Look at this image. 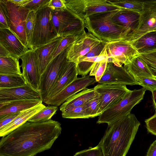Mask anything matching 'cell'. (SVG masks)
Masks as SVG:
<instances>
[{
    "mask_svg": "<svg viewBox=\"0 0 156 156\" xmlns=\"http://www.w3.org/2000/svg\"><path fill=\"white\" fill-rule=\"evenodd\" d=\"M102 41L89 32H84L69 47L67 54V60L76 64L80 58Z\"/></svg>",
    "mask_w": 156,
    "mask_h": 156,
    "instance_id": "15",
    "label": "cell"
},
{
    "mask_svg": "<svg viewBox=\"0 0 156 156\" xmlns=\"http://www.w3.org/2000/svg\"><path fill=\"white\" fill-rule=\"evenodd\" d=\"M94 88L99 98V115L121 100L131 90L126 85L112 83L99 84Z\"/></svg>",
    "mask_w": 156,
    "mask_h": 156,
    "instance_id": "9",
    "label": "cell"
},
{
    "mask_svg": "<svg viewBox=\"0 0 156 156\" xmlns=\"http://www.w3.org/2000/svg\"><path fill=\"white\" fill-rule=\"evenodd\" d=\"M0 44L6 49L12 56L19 59L29 49L9 29L0 28Z\"/></svg>",
    "mask_w": 156,
    "mask_h": 156,
    "instance_id": "19",
    "label": "cell"
},
{
    "mask_svg": "<svg viewBox=\"0 0 156 156\" xmlns=\"http://www.w3.org/2000/svg\"><path fill=\"white\" fill-rule=\"evenodd\" d=\"M155 31V32H156V31Z\"/></svg>",
    "mask_w": 156,
    "mask_h": 156,
    "instance_id": "49",
    "label": "cell"
},
{
    "mask_svg": "<svg viewBox=\"0 0 156 156\" xmlns=\"http://www.w3.org/2000/svg\"><path fill=\"white\" fill-rule=\"evenodd\" d=\"M146 90L143 87L131 90L121 100L99 115L97 123L109 124L130 114L133 108L143 99Z\"/></svg>",
    "mask_w": 156,
    "mask_h": 156,
    "instance_id": "4",
    "label": "cell"
},
{
    "mask_svg": "<svg viewBox=\"0 0 156 156\" xmlns=\"http://www.w3.org/2000/svg\"><path fill=\"white\" fill-rule=\"evenodd\" d=\"M84 105L65 110L62 112V118L70 119L90 118Z\"/></svg>",
    "mask_w": 156,
    "mask_h": 156,
    "instance_id": "31",
    "label": "cell"
},
{
    "mask_svg": "<svg viewBox=\"0 0 156 156\" xmlns=\"http://www.w3.org/2000/svg\"><path fill=\"white\" fill-rule=\"evenodd\" d=\"M146 156H156V140L151 145Z\"/></svg>",
    "mask_w": 156,
    "mask_h": 156,
    "instance_id": "44",
    "label": "cell"
},
{
    "mask_svg": "<svg viewBox=\"0 0 156 156\" xmlns=\"http://www.w3.org/2000/svg\"><path fill=\"white\" fill-rule=\"evenodd\" d=\"M61 124L51 119L27 121L0 140V156H35L49 149L61 133Z\"/></svg>",
    "mask_w": 156,
    "mask_h": 156,
    "instance_id": "1",
    "label": "cell"
},
{
    "mask_svg": "<svg viewBox=\"0 0 156 156\" xmlns=\"http://www.w3.org/2000/svg\"><path fill=\"white\" fill-rule=\"evenodd\" d=\"M139 55L144 60L156 64V50Z\"/></svg>",
    "mask_w": 156,
    "mask_h": 156,
    "instance_id": "43",
    "label": "cell"
},
{
    "mask_svg": "<svg viewBox=\"0 0 156 156\" xmlns=\"http://www.w3.org/2000/svg\"><path fill=\"white\" fill-rule=\"evenodd\" d=\"M97 94L94 87L86 88L67 99L59 107L62 112L67 109L81 106L93 99Z\"/></svg>",
    "mask_w": 156,
    "mask_h": 156,
    "instance_id": "25",
    "label": "cell"
},
{
    "mask_svg": "<svg viewBox=\"0 0 156 156\" xmlns=\"http://www.w3.org/2000/svg\"><path fill=\"white\" fill-rule=\"evenodd\" d=\"M16 5L24 7L26 4L30 1V0H9Z\"/></svg>",
    "mask_w": 156,
    "mask_h": 156,
    "instance_id": "46",
    "label": "cell"
},
{
    "mask_svg": "<svg viewBox=\"0 0 156 156\" xmlns=\"http://www.w3.org/2000/svg\"><path fill=\"white\" fill-rule=\"evenodd\" d=\"M129 42L139 54L153 51L156 50V32H149Z\"/></svg>",
    "mask_w": 156,
    "mask_h": 156,
    "instance_id": "26",
    "label": "cell"
},
{
    "mask_svg": "<svg viewBox=\"0 0 156 156\" xmlns=\"http://www.w3.org/2000/svg\"><path fill=\"white\" fill-rule=\"evenodd\" d=\"M46 106L42 102L21 112L12 122L0 130V136L3 137L27 122L31 117L44 108Z\"/></svg>",
    "mask_w": 156,
    "mask_h": 156,
    "instance_id": "23",
    "label": "cell"
},
{
    "mask_svg": "<svg viewBox=\"0 0 156 156\" xmlns=\"http://www.w3.org/2000/svg\"><path fill=\"white\" fill-rule=\"evenodd\" d=\"M50 1L49 0H30L24 7L30 11L36 12L44 7L48 6Z\"/></svg>",
    "mask_w": 156,
    "mask_h": 156,
    "instance_id": "37",
    "label": "cell"
},
{
    "mask_svg": "<svg viewBox=\"0 0 156 156\" xmlns=\"http://www.w3.org/2000/svg\"><path fill=\"white\" fill-rule=\"evenodd\" d=\"M21 112L11 114L0 116V130L12 122Z\"/></svg>",
    "mask_w": 156,
    "mask_h": 156,
    "instance_id": "40",
    "label": "cell"
},
{
    "mask_svg": "<svg viewBox=\"0 0 156 156\" xmlns=\"http://www.w3.org/2000/svg\"><path fill=\"white\" fill-rule=\"evenodd\" d=\"M73 156H103L101 147L98 144L94 147H90L76 153Z\"/></svg>",
    "mask_w": 156,
    "mask_h": 156,
    "instance_id": "36",
    "label": "cell"
},
{
    "mask_svg": "<svg viewBox=\"0 0 156 156\" xmlns=\"http://www.w3.org/2000/svg\"><path fill=\"white\" fill-rule=\"evenodd\" d=\"M50 19L54 30L60 36L80 35L85 32L83 22L66 8L57 11L51 10Z\"/></svg>",
    "mask_w": 156,
    "mask_h": 156,
    "instance_id": "7",
    "label": "cell"
},
{
    "mask_svg": "<svg viewBox=\"0 0 156 156\" xmlns=\"http://www.w3.org/2000/svg\"><path fill=\"white\" fill-rule=\"evenodd\" d=\"M107 1L119 9H125L141 13L144 9V1L132 0H108Z\"/></svg>",
    "mask_w": 156,
    "mask_h": 156,
    "instance_id": "29",
    "label": "cell"
},
{
    "mask_svg": "<svg viewBox=\"0 0 156 156\" xmlns=\"http://www.w3.org/2000/svg\"><path fill=\"white\" fill-rule=\"evenodd\" d=\"M100 100L98 95L97 93L95 96L85 104L87 111L90 118L99 115V113Z\"/></svg>",
    "mask_w": 156,
    "mask_h": 156,
    "instance_id": "34",
    "label": "cell"
},
{
    "mask_svg": "<svg viewBox=\"0 0 156 156\" xmlns=\"http://www.w3.org/2000/svg\"><path fill=\"white\" fill-rule=\"evenodd\" d=\"M143 60L147 65L153 76L156 78V64Z\"/></svg>",
    "mask_w": 156,
    "mask_h": 156,
    "instance_id": "45",
    "label": "cell"
},
{
    "mask_svg": "<svg viewBox=\"0 0 156 156\" xmlns=\"http://www.w3.org/2000/svg\"><path fill=\"white\" fill-rule=\"evenodd\" d=\"M23 100H41L40 92L26 84L23 86L0 88V102Z\"/></svg>",
    "mask_w": 156,
    "mask_h": 156,
    "instance_id": "17",
    "label": "cell"
},
{
    "mask_svg": "<svg viewBox=\"0 0 156 156\" xmlns=\"http://www.w3.org/2000/svg\"><path fill=\"white\" fill-rule=\"evenodd\" d=\"M9 17L5 0H0V28L9 29Z\"/></svg>",
    "mask_w": 156,
    "mask_h": 156,
    "instance_id": "35",
    "label": "cell"
},
{
    "mask_svg": "<svg viewBox=\"0 0 156 156\" xmlns=\"http://www.w3.org/2000/svg\"><path fill=\"white\" fill-rule=\"evenodd\" d=\"M51 11L46 6L36 12L35 24L30 49L34 50L60 36L54 30L51 22Z\"/></svg>",
    "mask_w": 156,
    "mask_h": 156,
    "instance_id": "5",
    "label": "cell"
},
{
    "mask_svg": "<svg viewBox=\"0 0 156 156\" xmlns=\"http://www.w3.org/2000/svg\"><path fill=\"white\" fill-rule=\"evenodd\" d=\"M19 59L11 55L0 57V74L22 75Z\"/></svg>",
    "mask_w": 156,
    "mask_h": 156,
    "instance_id": "27",
    "label": "cell"
},
{
    "mask_svg": "<svg viewBox=\"0 0 156 156\" xmlns=\"http://www.w3.org/2000/svg\"><path fill=\"white\" fill-rule=\"evenodd\" d=\"M140 16V13L139 12L120 9L113 12L111 20L114 23L126 30L128 33L127 40L137 27Z\"/></svg>",
    "mask_w": 156,
    "mask_h": 156,
    "instance_id": "18",
    "label": "cell"
},
{
    "mask_svg": "<svg viewBox=\"0 0 156 156\" xmlns=\"http://www.w3.org/2000/svg\"><path fill=\"white\" fill-rule=\"evenodd\" d=\"M144 9L138 24L127 40H136L149 32L156 31V1H144Z\"/></svg>",
    "mask_w": 156,
    "mask_h": 156,
    "instance_id": "12",
    "label": "cell"
},
{
    "mask_svg": "<svg viewBox=\"0 0 156 156\" xmlns=\"http://www.w3.org/2000/svg\"><path fill=\"white\" fill-rule=\"evenodd\" d=\"M58 107L48 106L29 119L28 121L36 122H44L51 119L56 113Z\"/></svg>",
    "mask_w": 156,
    "mask_h": 156,
    "instance_id": "30",
    "label": "cell"
},
{
    "mask_svg": "<svg viewBox=\"0 0 156 156\" xmlns=\"http://www.w3.org/2000/svg\"><path fill=\"white\" fill-rule=\"evenodd\" d=\"M96 82L95 78L91 77L89 75L77 77L60 92L44 102L48 105L61 106L70 97Z\"/></svg>",
    "mask_w": 156,
    "mask_h": 156,
    "instance_id": "14",
    "label": "cell"
},
{
    "mask_svg": "<svg viewBox=\"0 0 156 156\" xmlns=\"http://www.w3.org/2000/svg\"><path fill=\"white\" fill-rule=\"evenodd\" d=\"M146 126L149 133L156 136V113L145 120Z\"/></svg>",
    "mask_w": 156,
    "mask_h": 156,
    "instance_id": "39",
    "label": "cell"
},
{
    "mask_svg": "<svg viewBox=\"0 0 156 156\" xmlns=\"http://www.w3.org/2000/svg\"><path fill=\"white\" fill-rule=\"evenodd\" d=\"M140 124L135 115L131 113L108 124L98 144L103 156H126Z\"/></svg>",
    "mask_w": 156,
    "mask_h": 156,
    "instance_id": "2",
    "label": "cell"
},
{
    "mask_svg": "<svg viewBox=\"0 0 156 156\" xmlns=\"http://www.w3.org/2000/svg\"><path fill=\"white\" fill-rule=\"evenodd\" d=\"M20 59L21 60L22 75L26 84L40 92L41 75L34 50L29 49Z\"/></svg>",
    "mask_w": 156,
    "mask_h": 156,
    "instance_id": "13",
    "label": "cell"
},
{
    "mask_svg": "<svg viewBox=\"0 0 156 156\" xmlns=\"http://www.w3.org/2000/svg\"><path fill=\"white\" fill-rule=\"evenodd\" d=\"M26 84L22 75L0 74V88L18 87L23 86Z\"/></svg>",
    "mask_w": 156,
    "mask_h": 156,
    "instance_id": "28",
    "label": "cell"
},
{
    "mask_svg": "<svg viewBox=\"0 0 156 156\" xmlns=\"http://www.w3.org/2000/svg\"><path fill=\"white\" fill-rule=\"evenodd\" d=\"M42 102L41 100H23L0 102V116L21 112Z\"/></svg>",
    "mask_w": 156,
    "mask_h": 156,
    "instance_id": "21",
    "label": "cell"
},
{
    "mask_svg": "<svg viewBox=\"0 0 156 156\" xmlns=\"http://www.w3.org/2000/svg\"><path fill=\"white\" fill-rule=\"evenodd\" d=\"M114 11L88 16L83 21L85 27L88 32L102 41L108 42L126 40L128 33L126 30L114 23L111 20Z\"/></svg>",
    "mask_w": 156,
    "mask_h": 156,
    "instance_id": "3",
    "label": "cell"
},
{
    "mask_svg": "<svg viewBox=\"0 0 156 156\" xmlns=\"http://www.w3.org/2000/svg\"><path fill=\"white\" fill-rule=\"evenodd\" d=\"M47 7L51 10L55 11L66 9L64 0H50Z\"/></svg>",
    "mask_w": 156,
    "mask_h": 156,
    "instance_id": "41",
    "label": "cell"
},
{
    "mask_svg": "<svg viewBox=\"0 0 156 156\" xmlns=\"http://www.w3.org/2000/svg\"><path fill=\"white\" fill-rule=\"evenodd\" d=\"M36 12L30 11L26 19L25 25V31L28 43V48L30 49L35 22Z\"/></svg>",
    "mask_w": 156,
    "mask_h": 156,
    "instance_id": "33",
    "label": "cell"
},
{
    "mask_svg": "<svg viewBox=\"0 0 156 156\" xmlns=\"http://www.w3.org/2000/svg\"><path fill=\"white\" fill-rule=\"evenodd\" d=\"M63 37H58L50 42L34 49L41 75L52 61L53 54Z\"/></svg>",
    "mask_w": 156,
    "mask_h": 156,
    "instance_id": "20",
    "label": "cell"
},
{
    "mask_svg": "<svg viewBox=\"0 0 156 156\" xmlns=\"http://www.w3.org/2000/svg\"><path fill=\"white\" fill-rule=\"evenodd\" d=\"M153 103L155 108L156 109V90L152 92Z\"/></svg>",
    "mask_w": 156,
    "mask_h": 156,
    "instance_id": "48",
    "label": "cell"
},
{
    "mask_svg": "<svg viewBox=\"0 0 156 156\" xmlns=\"http://www.w3.org/2000/svg\"><path fill=\"white\" fill-rule=\"evenodd\" d=\"M107 59L102 60L98 66L94 74L97 82H98L105 73L107 63Z\"/></svg>",
    "mask_w": 156,
    "mask_h": 156,
    "instance_id": "42",
    "label": "cell"
},
{
    "mask_svg": "<svg viewBox=\"0 0 156 156\" xmlns=\"http://www.w3.org/2000/svg\"><path fill=\"white\" fill-rule=\"evenodd\" d=\"M69 47L52 59L41 75L40 92L42 102L47 99L48 94L64 71L68 61L66 57Z\"/></svg>",
    "mask_w": 156,
    "mask_h": 156,
    "instance_id": "6",
    "label": "cell"
},
{
    "mask_svg": "<svg viewBox=\"0 0 156 156\" xmlns=\"http://www.w3.org/2000/svg\"><path fill=\"white\" fill-rule=\"evenodd\" d=\"M11 55V54L3 46L0 44V57H7Z\"/></svg>",
    "mask_w": 156,
    "mask_h": 156,
    "instance_id": "47",
    "label": "cell"
},
{
    "mask_svg": "<svg viewBox=\"0 0 156 156\" xmlns=\"http://www.w3.org/2000/svg\"><path fill=\"white\" fill-rule=\"evenodd\" d=\"M78 75L76 64L68 61L62 74L48 94L46 100L53 97L72 83L77 78Z\"/></svg>",
    "mask_w": 156,
    "mask_h": 156,
    "instance_id": "22",
    "label": "cell"
},
{
    "mask_svg": "<svg viewBox=\"0 0 156 156\" xmlns=\"http://www.w3.org/2000/svg\"><path fill=\"white\" fill-rule=\"evenodd\" d=\"M155 1H156V0H155Z\"/></svg>",
    "mask_w": 156,
    "mask_h": 156,
    "instance_id": "50",
    "label": "cell"
},
{
    "mask_svg": "<svg viewBox=\"0 0 156 156\" xmlns=\"http://www.w3.org/2000/svg\"><path fill=\"white\" fill-rule=\"evenodd\" d=\"M5 1L7 10L9 29L28 48L25 25L27 18L30 11L24 7L17 6L9 0Z\"/></svg>",
    "mask_w": 156,
    "mask_h": 156,
    "instance_id": "10",
    "label": "cell"
},
{
    "mask_svg": "<svg viewBox=\"0 0 156 156\" xmlns=\"http://www.w3.org/2000/svg\"><path fill=\"white\" fill-rule=\"evenodd\" d=\"M66 9L83 22L95 14L120 9L106 0H64Z\"/></svg>",
    "mask_w": 156,
    "mask_h": 156,
    "instance_id": "8",
    "label": "cell"
},
{
    "mask_svg": "<svg viewBox=\"0 0 156 156\" xmlns=\"http://www.w3.org/2000/svg\"><path fill=\"white\" fill-rule=\"evenodd\" d=\"M106 51L108 56L107 63L112 62L118 66L126 65L139 54L130 42L121 40L108 42Z\"/></svg>",
    "mask_w": 156,
    "mask_h": 156,
    "instance_id": "11",
    "label": "cell"
},
{
    "mask_svg": "<svg viewBox=\"0 0 156 156\" xmlns=\"http://www.w3.org/2000/svg\"><path fill=\"white\" fill-rule=\"evenodd\" d=\"M139 85L151 92L156 90V78H146L139 81Z\"/></svg>",
    "mask_w": 156,
    "mask_h": 156,
    "instance_id": "38",
    "label": "cell"
},
{
    "mask_svg": "<svg viewBox=\"0 0 156 156\" xmlns=\"http://www.w3.org/2000/svg\"><path fill=\"white\" fill-rule=\"evenodd\" d=\"M83 34L80 35H70L63 37L53 54L52 60L73 44Z\"/></svg>",
    "mask_w": 156,
    "mask_h": 156,
    "instance_id": "32",
    "label": "cell"
},
{
    "mask_svg": "<svg viewBox=\"0 0 156 156\" xmlns=\"http://www.w3.org/2000/svg\"><path fill=\"white\" fill-rule=\"evenodd\" d=\"M124 66L137 82L146 78H155L146 63L139 54L133 58L128 64L124 65Z\"/></svg>",
    "mask_w": 156,
    "mask_h": 156,
    "instance_id": "24",
    "label": "cell"
},
{
    "mask_svg": "<svg viewBox=\"0 0 156 156\" xmlns=\"http://www.w3.org/2000/svg\"><path fill=\"white\" fill-rule=\"evenodd\" d=\"M98 83L126 86L139 85L124 66H118L112 62L107 63L105 71Z\"/></svg>",
    "mask_w": 156,
    "mask_h": 156,
    "instance_id": "16",
    "label": "cell"
}]
</instances>
